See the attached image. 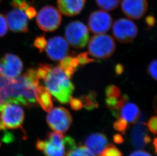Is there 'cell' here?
Returning <instances> with one entry per match:
<instances>
[{
  "label": "cell",
  "mask_w": 157,
  "mask_h": 156,
  "mask_svg": "<svg viewBox=\"0 0 157 156\" xmlns=\"http://www.w3.org/2000/svg\"><path fill=\"white\" fill-rule=\"evenodd\" d=\"M86 0H57L58 10L66 16H75L82 12Z\"/></svg>",
  "instance_id": "obj_15"
},
{
  "label": "cell",
  "mask_w": 157,
  "mask_h": 156,
  "mask_svg": "<svg viewBox=\"0 0 157 156\" xmlns=\"http://www.w3.org/2000/svg\"><path fill=\"white\" fill-rule=\"evenodd\" d=\"M2 1V0H0V3H1V2Z\"/></svg>",
  "instance_id": "obj_44"
},
{
  "label": "cell",
  "mask_w": 157,
  "mask_h": 156,
  "mask_svg": "<svg viewBox=\"0 0 157 156\" xmlns=\"http://www.w3.org/2000/svg\"><path fill=\"white\" fill-rule=\"evenodd\" d=\"M157 60L155 59L151 61L148 67V72L152 78L157 80Z\"/></svg>",
  "instance_id": "obj_35"
},
{
  "label": "cell",
  "mask_w": 157,
  "mask_h": 156,
  "mask_svg": "<svg viewBox=\"0 0 157 156\" xmlns=\"http://www.w3.org/2000/svg\"><path fill=\"white\" fill-rule=\"evenodd\" d=\"M0 147H1V143H0Z\"/></svg>",
  "instance_id": "obj_45"
},
{
  "label": "cell",
  "mask_w": 157,
  "mask_h": 156,
  "mask_svg": "<svg viewBox=\"0 0 157 156\" xmlns=\"http://www.w3.org/2000/svg\"><path fill=\"white\" fill-rule=\"evenodd\" d=\"M113 34L117 41L121 43L132 42L138 34V28L134 22L130 19L120 18L114 22Z\"/></svg>",
  "instance_id": "obj_6"
},
{
  "label": "cell",
  "mask_w": 157,
  "mask_h": 156,
  "mask_svg": "<svg viewBox=\"0 0 157 156\" xmlns=\"http://www.w3.org/2000/svg\"><path fill=\"white\" fill-rule=\"evenodd\" d=\"M157 138H155V139L153 141V144H154V146L155 147V153H157Z\"/></svg>",
  "instance_id": "obj_42"
},
{
  "label": "cell",
  "mask_w": 157,
  "mask_h": 156,
  "mask_svg": "<svg viewBox=\"0 0 157 156\" xmlns=\"http://www.w3.org/2000/svg\"><path fill=\"white\" fill-rule=\"evenodd\" d=\"M64 136L59 132H49L47 139L44 140L43 153L46 156H65Z\"/></svg>",
  "instance_id": "obj_11"
},
{
  "label": "cell",
  "mask_w": 157,
  "mask_h": 156,
  "mask_svg": "<svg viewBox=\"0 0 157 156\" xmlns=\"http://www.w3.org/2000/svg\"><path fill=\"white\" fill-rule=\"evenodd\" d=\"M113 128L117 131L122 133L123 134H125L127 130L128 125V122L122 118H119L113 125Z\"/></svg>",
  "instance_id": "obj_26"
},
{
  "label": "cell",
  "mask_w": 157,
  "mask_h": 156,
  "mask_svg": "<svg viewBox=\"0 0 157 156\" xmlns=\"http://www.w3.org/2000/svg\"><path fill=\"white\" fill-rule=\"evenodd\" d=\"M23 69L21 58L12 53H6L0 59V74L10 79L17 78Z\"/></svg>",
  "instance_id": "obj_9"
},
{
  "label": "cell",
  "mask_w": 157,
  "mask_h": 156,
  "mask_svg": "<svg viewBox=\"0 0 157 156\" xmlns=\"http://www.w3.org/2000/svg\"><path fill=\"white\" fill-rule=\"evenodd\" d=\"M97 4L100 8L106 11H112L119 6L120 0H96Z\"/></svg>",
  "instance_id": "obj_22"
},
{
  "label": "cell",
  "mask_w": 157,
  "mask_h": 156,
  "mask_svg": "<svg viewBox=\"0 0 157 156\" xmlns=\"http://www.w3.org/2000/svg\"><path fill=\"white\" fill-rule=\"evenodd\" d=\"M131 140L136 149L144 148L151 141V139L147 134L145 123H138L132 128L131 132Z\"/></svg>",
  "instance_id": "obj_16"
},
{
  "label": "cell",
  "mask_w": 157,
  "mask_h": 156,
  "mask_svg": "<svg viewBox=\"0 0 157 156\" xmlns=\"http://www.w3.org/2000/svg\"><path fill=\"white\" fill-rule=\"evenodd\" d=\"M113 24L111 15L106 11H95L89 16L88 27L94 34H103L109 30Z\"/></svg>",
  "instance_id": "obj_8"
},
{
  "label": "cell",
  "mask_w": 157,
  "mask_h": 156,
  "mask_svg": "<svg viewBox=\"0 0 157 156\" xmlns=\"http://www.w3.org/2000/svg\"><path fill=\"white\" fill-rule=\"evenodd\" d=\"M5 129H6V128L3 126V123L2 122L1 120V118H0V131L5 130Z\"/></svg>",
  "instance_id": "obj_43"
},
{
  "label": "cell",
  "mask_w": 157,
  "mask_h": 156,
  "mask_svg": "<svg viewBox=\"0 0 157 156\" xmlns=\"http://www.w3.org/2000/svg\"><path fill=\"white\" fill-rule=\"evenodd\" d=\"M86 147L92 153L100 156L108 144V140L105 134L95 133L88 136L85 141Z\"/></svg>",
  "instance_id": "obj_14"
},
{
  "label": "cell",
  "mask_w": 157,
  "mask_h": 156,
  "mask_svg": "<svg viewBox=\"0 0 157 156\" xmlns=\"http://www.w3.org/2000/svg\"><path fill=\"white\" fill-rule=\"evenodd\" d=\"M77 59L78 61L79 64L81 65H85L87 63L95 61V60L92 58H90L88 56V53L85 52L82 53L77 56Z\"/></svg>",
  "instance_id": "obj_34"
},
{
  "label": "cell",
  "mask_w": 157,
  "mask_h": 156,
  "mask_svg": "<svg viewBox=\"0 0 157 156\" xmlns=\"http://www.w3.org/2000/svg\"><path fill=\"white\" fill-rule=\"evenodd\" d=\"M45 50L49 59L57 61H61L67 56L70 48L65 39L56 36L49 39Z\"/></svg>",
  "instance_id": "obj_10"
},
{
  "label": "cell",
  "mask_w": 157,
  "mask_h": 156,
  "mask_svg": "<svg viewBox=\"0 0 157 156\" xmlns=\"http://www.w3.org/2000/svg\"><path fill=\"white\" fill-rule=\"evenodd\" d=\"M48 125L54 131L65 132L72 122L70 112L65 108L57 107L51 110L46 117Z\"/></svg>",
  "instance_id": "obj_7"
},
{
  "label": "cell",
  "mask_w": 157,
  "mask_h": 156,
  "mask_svg": "<svg viewBox=\"0 0 157 156\" xmlns=\"http://www.w3.org/2000/svg\"><path fill=\"white\" fill-rule=\"evenodd\" d=\"M47 43H48V42L45 39L44 36L40 35L39 37H37L36 38L34 41V45L37 49H38L40 52H42L46 48Z\"/></svg>",
  "instance_id": "obj_30"
},
{
  "label": "cell",
  "mask_w": 157,
  "mask_h": 156,
  "mask_svg": "<svg viewBox=\"0 0 157 156\" xmlns=\"http://www.w3.org/2000/svg\"><path fill=\"white\" fill-rule=\"evenodd\" d=\"M69 102L70 103L71 109L73 110H80L83 107L82 100L80 98L71 97Z\"/></svg>",
  "instance_id": "obj_32"
},
{
  "label": "cell",
  "mask_w": 157,
  "mask_h": 156,
  "mask_svg": "<svg viewBox=\"0 0 157 156\" xmlns=\"http://www.w3.org/2000/svg\"><path fill=\"white\" fill-rule=\"evenodd\" d=\"M51 65L46 64L40 65L38 69H36V76L39 80L44 79L48 75V72Z\"/></svg>",
  "instance_id": "obj_29"
},
{
  "label": "cell",
  "mask_w": 157,
  "mask_h": 156,
  "mask_svg": "<svg viewBox=\"0 0 157 156\" xmlns=\"http://www.w3.org/2000/svg\"><path fill=\"white\" fill-rule=\"evenodd\" d=\"M25 14L27 15L28 19H31L35 17L37 15V12L35 8L32 6H30L25 11Z\"/></svg>",
  "instance_id": "obj_37"
},
{
  "label": "cell",
  "mask_w": 157,
  "mask_h": 156,
  "mask_svg": "<svg viewBox=\"0 0 157 156\" xmlns=\"http://www.w3.org/2000/svg\"><path fill=\"white\" fill-rule=\"evenodd\" d=\"M8 31V24L6 18L0 14V37H3Z\"/></svg>",
  "instance_id": "obj_33"
},
{
  "label": "cell",
  "mask_w": 157,
  "mask_h": 156,
  "mask_svg": "<svg viewBox=\"0 0 157 156\" xmlns=\"http://www.w3.org/2000/svg\"><path fill=\"white\" fill-rule=\"evenodd\" d=\"M37 24L43 31L49 32L56 31L62 21V15L58 9L48 5L40 10L37 15Z\"/></svg>",
  "instance_id": "obj_5"
},
{
  "label": "cell",
  "mask_w": 157,
  "mask_h": 156,
  "mask_svg": "<svg viewBox=\"0 0 157 156\" xmlns=\"http://www.w3.org/2000/svg\"><path fill=\"white\" fill-rule=\"evenodd\" d=\"M78 65L77 58L66 56L59 62V68L64 71L68 78L70 79L75 72L76 68Z\"/></svg>",
  "instance_id": "obj_19"
},
{
  "label": "cell",
  "mask_w": 157,
  "mask_h": 156,
  "mask_svg": "<svg viewBox=\"0 0 157 156\" xmlns=\"http://www.w3.org/2000/svg\"><path fill=\"white\" fill-rule=\"evenodd\" d=\"M113 139L114 143H118V144H120L124 142V139H123V136L120 134L114 135L113 136Z\"/></svg>",
  "instance_id": "obj_40"
},
{
  "label": "cell",
  "mask_w": 157,
  "mask_h": 156,
  "mask_svg": "<svg viewBox=\"0 0 157 156\" xmlns=\"http://www.w3.org/2000/svg\"><path fill=\"white\" fill-rule=\"evenodd\" d=\"M65 35L69 44L74 48H83L89 41V30L87 27L79 21H74L67 25Z\"/></svg>",
  "instance_id": "obj_3"
},
{
  "label": "cell",
  "mask_w": 157,
  "mask_h": 156,
  "mask_svg": "<svg viewBox=\"0 0 157 156\" xmlns=\"http://www.w3.org/2000/svg\"><path fill=\"white\" fill-rule=\"evenodd\" d=\"M129 156H152V155L144 150H137L132 152Z\"/></svg>",
  "instance_id": "obj_38"
},
{
  "label": "cell",
  "mask_w": 157,
  "mask_h": 156,
  "mask_svg": "<svg viewBox=\"0 0 157 156\" xmlns=\"http://www.w3.org/2000/svg\"><path fill=\"white\" fill-rule=\"evenodd\" d=\"M89 42V54L97 59L109 58L116 50V45L114 39L107 34L95 35Z\"/></svg>",
  "instance_id": "obj_2"
},
{
  "label": "cell",
  "mask_w": 157,
  "mask_h": 156,
  "mask_svg": "<svg viewBox=\"0 0 157 156\" xmlns=\"http://www.w3.org/2000/svg\"><path fill=\"white\" fill-rule=\"evenodd\" d=\"M119 98L120 99H117V102L115 106L114 109L111 110L113 115L117 118H119L121 110L129 99L128 96L126 94H124L121 97L120 96Z\"/></svg>",
  "instance_id": "obj_24"
},
{
  "label": "cell",
  "mask_w": 157,
  "mask_h": 156,
  "mask_svg": "<svg viewBox=\"0 0 157 156\" xmlns=\"http://www.w3.org/2000/svg\"><path fill=\"white\" fill-rule=\"evenodd\" d=\"M11 79L0 74V106L10 102Z\"/></svg>",
  "instance_id": "obj_20"
},
{
  "label": "cell",
  "mask_w": 157,
  "mask_h": 156,
  "mask_svg": "<svg viewBox=\"0 0 157 156\" xmlns=\"http://www.w3.org/2000/svg\"><path fill=\"white\" fill-rule=\"evenodd\" d=\"M64 142L66 154L76 147L75 141L74 139L70 136H68L67 137H64Z\"/></svg>",
  "instance_id": "obj_31"
},
{
  "label": "cell",
  "mask_w": 157,
  "mask_h": 156,
  "mask_svg": "<svg viewBox=\"0 0 157 156\" xmlns=\"http://www.w3.org/2000/svg\"><path fill=\"white\" fill-rule=\"evenodd\" d=\"M105 94L108 98H119L121 96V90L117 86H108L105 89Z\"/></svg>",
  "instance_id": "obj_27"
},
{
  "label": "cell",
  "mask_w": 157,
  "mask_h": 156,
  "mask_svg": "<svg viewBox=\"0 0 157 156\" xmlns=\"http://www.w3.org/2000/svg\"><path fill=\"white\" fill-rule=\"evenodd\" d=\"M6 17L7 24L11 31L15 32H28V18L24 11L14 8L8 13Z\"/></svg>",
  "instance_id": "obj_13"
},
{
  "label": "cell",
  "mask_w": 157,
  "mask_h": 156,
  "mask_svg": "<svg viewBox=\"0 0 157 156\" xmlns=\"http://www.w3.org/2000/svg\"><path fill=\"white\" fill-rule=\"evenodd\" d=\"M44 80L46 88L58 102L68 103L75 88L64 71L59 67L51 66Z\"/></svg>",
  "instance_id": "obj_1"
},
{
  "label": "cell",
  "mask_w": 157,
  "mask_h": 156,
  "mask_svg": "<svg viewBox=\"0 0 157 156\" xmlns=\"http://www.w3.org/2000/svg\"><path fill=\"white\" fill-rule=\"evenodd\" d=\"M11 5L13 8L20 9L25 12L30 6L26 0H12L11 2Z\"/></svg>",
  "instance_id": "obj_28"
},
{
  "label": "cell",
  "mask_w": 157,
  "mask_h": 156,
  "mask_svg": "<svg viewBox=\"0 0 157 156\" xmlns=\"http://www.w3.org/2000/svg\"><path fill=\"white\" fill-rule=\"evenodd\" d=\"M0 118L5 128L15 129L21 128L25 119V112L15 103H5L0 106Z\"/></svg>",
  "instance_id": "obj_4"
},
{
  "label": "cell",
  "mask_w": 157,
  "mask_h": 156,
  "mask_svg": "<svg viewBox=\"0 0 157 156\" xmlns=\"http://www.w3.org/2000/svg\"><path fill=\"white\" fill-rule=\"evenodd\" d=\"M121 116L124 120L131 124H134L140 117V110L135 103L128 102L121 110Z\"/></svg>",
  "instance_id": "obj_18"
},
{
  "label": "cell",
  "mask_w": 157,
  "mask_h": 156,
  "mask_svg": "<svg viewBox=\"0 0 157 156\" xmlns=\"http://www.w3.org/2000/svg\"><path fill=\"white\" fill-rule=\"evenodd\" d=\"M36 100L38 102L43 110L49 112L53 106L52 96L46 87L38 85L35 91Z\"/></svg>",
  "instance_id": "obj_17"
},
{
  "label": "cell",
  "mask_w": 157,
  "mask_h": 156,
  "mask_svg": "<svg viewBox=\"0 0 157 156\" xmlns=\"http://www.w3.org/2000/svg\"><path fill=\"white\" fill-rule=\"evenodd\" d=\"M96 94L94 92H91L88 95L82 96L80 99L82 100L84 108L87 110H92L98 108L99 106L97 102Z\"/></svg>",
  "instance_id": "obj_21"
},
{
  "label": "cell",
  "mask_w": 157,
  "mask_h": 156,
  "mask_svg": "<svg viewBox=\"0 0 157 156\" xmlns=\"http://www.w3.org/2000/svg\"><path fill=\"white\" fill-rule=\"evenodd\" d=\"M145 22L148 27H152L155 25V22H156V20L154 16L149 15V16H147L145 18Z\"/></svg>",
  "instance_id": "obj_39"
},
{
  "label": "cell",
  "mask_w": 157,
  "mask_h": 156,
  "mask_svg": "<svg viewBox=\"0 0 157 156\" xmlns=\"http://www.w3.org/2000/svg\"><path fill=\"white\" fill-rule=\"evenodd\" d=\"M157 117H151L147 123L148 129L154 134H157Z\"/></svg>",
  "instance_id": "obj_36"
},
{
  "label": "cell",
  "mask_w": 157,
  "mask_h": 156,
  "mask_svg": "<svg viewBox=\"0 0 157 156\" xmlns=\"http://www.w3.org/2000/svg\"><path fill=\"white\" fill-rule=\"evenodd\" d=\"M121 8L124 15L132 19H139L148 9L147 0H122Z\"/></svg>",
  "instance_id": "obj_12"
},
{
  "label": "cell",
  "mask_w": 157,
  "mask_h": 156,
  "mask_svg": "<svg viewBox=\"0 0 157 156\" xmlns=\"http://www.w3.org/2000/svg\"><path fill=\"white\" fill-rule=\"evenodd\" d=\"M115 69H116V74L117 75H120L123 73L124 68L123 65L121 64H117L116 66Z\"/></svg>",
  "instance_id": "obj_41"
},
{
  "label": "cell",
  "mask_w": 157,
  "mask_h": 156,
  "mask_svg": "<svg viewBox=\"0 0 157 156\" xmlns=\"http://www.w3.org/2000/svg\"><path fill=\"white\" fill-rule=\"evenodd\" d=\"M100 156H123V154L116 146L109 144L107 146Z\"/></svg>",
  "instance_id": "obj_25"
},
{
  "label": "cell",
  "mask_w": 157,
  "mask_h": 156,
  "mask_svg": "<svg viewBox=\"0 0 157 156\" xmlns=\"http://www.w3.org/2000/svg\"><path fill=\"white\" fill-rule=\"evenodd\" d=\"M65 156H96L86 147L81 146L68 152Z\"/></svg>",
  "instance_id": "obj_23"
}]
</instances>
